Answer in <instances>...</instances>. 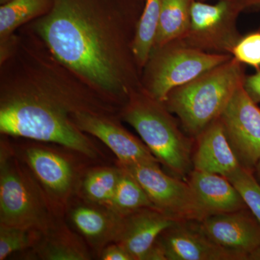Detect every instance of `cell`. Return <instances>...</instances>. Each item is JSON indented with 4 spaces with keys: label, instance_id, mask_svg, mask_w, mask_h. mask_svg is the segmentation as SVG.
I'll return each mask as SVG.
<instances>
[{
    "label": "cell",
    "instance_id": "3957f363",
    "mask_svg": "<svg viewBox=\"0 0 260 260\" xmlns=\"http://www.w3.org/2000/svg\"><path fill=\"white\" fill-rule=\"evenodd\" d=\"M242 63L232 57L185 85L174 89L164 103L186 132L198 137L218 119L244 81Z\"/></svg>",
    "mask_w": 260,
    "mask_h": 260
},
{
    "label": "cell",
    "instance_id": "4316f807",
    "mask_svg": "<svg viewBox=\"0 0 260 260\" xmlns=\"http://www.w3.org/2000/svg\"><path fill=\"white\" fill-rule=\"evenodd\" d=\"M242 85L249 99L256 104H260V69L254 74L244 77Z\"/></svg>",
    "mask_w": 260,
    "mask_h": 260
},
{
    "label": "cell",
    "instance_id": "f546056e",
    "mask_svg": "<svg viewBox=\"0 0 260 260\" xmlns=\"http://www.w3.org/2000/svg\"><path fill=\"white\" fill-rule=\"evenodd\" d=\"M247 260H260V245L249 253Z\"/></svg>",
    "mask_w": 260,
    "mask_h": 260
},
{
    "label": "cell",
    "instance_id": "2e32d148",
    "mask_svg": "<svg viewBox=\"0 0 260 260\" xmlns=\"http://www.w3.org/2000/svg\"><path fill=\"white\" fill-rule=\"evenodd\" d=\"M188 182L207 216L247 208L239 191L223 176L194 169Z\"/></svg>",
    "mask_w": 260,
    "mask_h": 260
},
{
    "label": "cell",
    "instance_id": "e0dca14e",
    "mask_svg": "<svg viewBox=\"0 0 260 260\" xmlns=\"http://www.w3.org/2000/svg\"><path fill=\"white\" fill-rule=\"evenodd\" d=\"M70 218L77 230L90 244L101 247L115 241L122 216L106 207L84 205L75 207Z\"/></svg>",
    "mask_w": 260,
    "mask_h": 260
},
{
    "label": "cell",
    "instance_id": "cb8c5ba5",
    "mask_svg": "<svg viewBox=\"0 0 260 260\" xmlns=\"http://www.w3.org/2000/svg\"><path fill=\"white\" fill-rule=\"evenodd\" d=\"M39 232L0 224V260L35 245Z\"/></svg>",
    "mask_w": 260,
    "mask_h": 260
},
{
    "label": "cell",
    "instance_id": "e575fe53",
    "mask_svg": "<svg viewBox=\"0 0 260 260\" xmlns=\"http://www.w3.org/2000/svg\"><path fill=\"white\" fill-rule=\"evenodd\" d=\"M143 1H145V0H143Z\"/></svg>",
    "mask_w": 260,
    "mask_h": 260
},
{
    "label": "cell",
    "instance_id": "d6a6232c",
    "mask_svg": "<svg viewBox=\"0 0 260 260\" xmlns=\"http://www.w3.org/2000/svg\"><path fill=\"white\" fill-rule=\"evenodd\" d=\"M10 0H0V3H1L2 5H4L5 3H8Z\"/></svg>",
    "mask_w": 260,
    "mask_h": 260
},
{
    "label": "cell",
    "instance_id": "83f0119b",
    "mask_svg": "<svg viewBox=\"0 0 260 260\" xmlns=\"http://www.w3.org/2000/svg\"><path fill=\"white\" fill-rule=\"evenodd\" d=\"M103 260H134L131 254L119 244H112L106 246L101 252Z\"/></svg>",
    "mask_w": 260,
    "mask_h": 260
},
{
    "label": "cell",
    "instance_id": "5b68a950",
    "mask_svg": "<svg viewBox=\"0 0 260 260\" xmlns=\"http://www.w3.org/2000/svg\"><path fill=\"white\" fill-rule=\"evenodd\" d=\"M232 54L208 53L175 41L150 53L142 88L158 102L167 100L174 89L185 85L226 62Z\"/></svg>",
    "mask_w": 260,
    "mask_h": 260
},
{
    "label": "cell",
    "instance_id": "d4e9b609",
    "mask_svg": "<svg viewBox=\"0 0 260 260\" xmlns=\"http://www.w3.org/2000/svg\"><path fill=\"white\" fill-rule=\"evenodd\" d=\"M242 196L248 209L260 223V183L254 172L241 167L227 178Z\"/></svg>",
    "mask_w": 260,
    "mask_h": 260
},
{
    "label": "cell",
    "instance_id": "44dd1931",
    "mask_svg": "<svg viewBox=\"0 0 260 260\" xmlns=\"http://www.w3.org/2000/svg\"><path fill=\"white\" fill-rule=\"evenodd\" d=\"M162 2L145 0L133 42V54L139 68H144L153 49Z\"/></svg>",
    "mask_w": 260,
    "mask_h": 260
},
{
    "label": "cell",
    "instance_id": "ffe728a7",
    "mask_svg": "<svg viewBox=\"0 0 260 260\" xmlns=\"http://www.w3.org/2000/svg\"><path fill=\"white\" fill-rule=\"evenodd\" d=\"M52 229L40 233L35 246L38 256L46 260H86L90 259L88 251L68 233L56 234Z\"/></svg>",
    "mask_w": 260,
    "mask_h": 260
},
{
    "label": "cell",
    "instance_id": "52a82bcc",
    "mask_svg": "<svg viewBox=\"0 0 260 260\" xmlns=\"http://www.w3.org/2000/svg\"><path fill=\"white\" fill-rule=\"evenodd\" d=\"M144 189L155 209L177 221H201L207 215L189 182L167 175L158 162L119 165Z\"/></svg>",
    "mask_w": 260,
    "mask_h": 260
},
{
    "label": "cell",
    "instance_id": "4fadbf2b",
    "mask_svg": "<svg viewBox=\"0 0 260 260\" xmlns=\"http://www.w3.org/2000/svg\"><path fill=\"white\" fill-rule=\"evenodd\" d=\"M155 208H143L122 216L114 242L134 260H145L148 251L164 231L177 223Z\"/></svg>",
    "mask_w": 260,
    "mask_h": 260
},
{
    "label": "cell",
    "instance_id": "9a60e30c",
    "mask_svg": "<svg viewBox=\"0 0 260 260\" xmlns=\"http://www.w3.org/2000/svg\"><path fill=\"white\" fill-rule=\"evenodd\" d=\"M25 155L32 174L48 193L56 199H66L75 179L70 162L60 154L39 147L27 149Z\"/></svg>",
    "mask_w": 260,
    "mask_h": 260
},
{
    "label": "cell",
    "instance_id": "ac0fdd59",
    "mask_svg": "<svg viewBox=\"0 0 260 260\" xmlns=\"http://www.w3.org/2000/svg\"><path fill=\"white\" fill-rule=\"evenodd\" d=\"M192 1L162 0L152 51L184 37L189 27Z\"/></svg>",
    "mask_w": 260,
    "mask_h": 260
},
{
    "label": "cell",
    "instance_id": "277c9868",
    "mask_svg": "<svg viewBox=\"0 0 260 260\" xmlns=\"http://www.w3.org/2000/svg\"><path fill=\"white\" fill-rule=\"evenodd\" d=\"M121 116L160 164L178 177L189 174L193 167L191 140L179 129L162 103L138 88L129 94Z\"/></svg>",
    "mask_w": 260,
    "mask_h": 260
},
{
    "label": "cell",
    "instance_id": "7c38bea8",
    "mask_svg": "<svg viewBox=\"0 0 260 260\" xmlns=\"http://www.w3.org/2000/svg\"><path fill=\"white\" fill-rule=\"evenodd\" d=\"M210 239L246 256L260 245V223L248 208L210 215L199 222Z\"/></svg>",
    "mask_w": 260,
    "mask_h": 260
},
{
    "label": "cell",
    "instance_id": "7402d4cb",
    "mask_svg": "<svg viewBox=\"0 0 260 260\" xmlns=\"http://www.w3.org/2000/svg\"><path fill=\"white\" fill-rule=\"evenodd\" d=\"M121 169V177L116 190L112 199L104 207L121 216L143 208H155L138 181L129 173Z\"/></svg>",
    "mask_w": 260,
    "mask_h": 260
},
{
    "label": "cell",
    "instance_id": "ba28073f",
    "mask_svg": "<svg viewBox=\"0 0 260 260\" xmlns=\"http://www.w3.org/2000/svg\"><path fill=\"white\" fill-rule=\"evenodd\" d=\"M241 12L232 0H220L215 5L193 0L189 29L181 41L200 50L232 54L241 37L236 25Z\"/></svg>",
    "mask_w": 260,
    "mask_h": 260
},
{
    "label": "cell",
    "instance_id": "603a6c76",
    "mask_svg": "<svg viewBox=\"0 0 260 260\" xmlns=\"http://www.w3.org/2000/svg\"><path fill=\"white\" fill-rule=\"evenodd\" d=\"M121 174V169L101 167L94 169L85 176L83 182V194L94 203L104 206L112 199Z\"/></svg>",
    "mask_w": 260,
    "mask_h": 260
},
{
    "label": "cell",
    "instance_id": "836d02e7",
    "mask_svg": "<svg viewBox=\"0 0 260 260\" xmlns=\"http://www.w3.org/2000/svg\"><path fill=\"white\" fill-rule=\"evenodd\" d=\"M195 1H200V2H203V1H204V0H195ZM218 1H220V0H218Z\"/></svg>",
    "mask_w": 260,
    "mask_h": 260
},
{
    "label": "cell",
    "instance_id": "1f68e13d",
    "mask_svg": "<svg viewBox=\"0 0 260 260\" xmlns=\"http://www.w3.org/2000/svg\"><path fill=\"white\" fill-rule=\"evenodd\" d=\"M250 10H260V0L258 1L256 4L253 5L252 8H251Z\"/></svg>",
    "mask_w": 260,
    "mask_h": 260
},
{
    "label": "cell",
    "instance_id": "8992f818",
    "mask_svg": "<svg viewBox=\"0 0 260 260\" xmlns=\"http://www.w3.org/2000/svg\"><path fill=\"white\" fill-rule=\"evenodd\" d=\"M0 224L39 232L51 229L44 194L5 145L0 154Z\"/></svg>",
    "mask_w": 260,
    "mask_h": 260
},
{
    "label": "cell",
    "instance_id": "5bb4252c",
    "mask_svg": "<svg viewBox=\"0 0 260 260\" xmlns=\"http://www.w3.org/2000/svg\"><path fill=\"white\" fill-rule=\"evenodd\" d=\"M198 138V147L192 157L194 170L228 178L242 167L219 118L207 126Z\"/></svg>",
    "mask_w": 260,
    "mask_h": 260
},
{
    "label": "cell",
    "instance_id": "484cf974",
    "mask_svg": "<svg viewBox=\"0 0 260 260\" xmlns=\"http://www.w3.org/2000/svg\"><path fill=\"white\" fill-rule=\"evenodd\" d=\"M232 55L242 63L260 69V30L239 38L233 48Z\"/></svg>",
    "mask_w": 260,
    "mask_h": 260
},
{
    "label": "cell",
    "instance_id": "f1b7e54d",
    "mask_svg": "<svg viewBox=\"0 0 260 260\" xmlns=\"http://www.w3.org/2000/svg\"><path fill=\"white\" fill-rule=\"evenodd\" d=\"M241 11L251 9L253 5L256 4L259 0H232Z\"/></svg>",
    "mask_w": 260,
    "mask_h": 260
},
{
    "label": "cell",
    "instance_id": "d6986e66",
    "mask_svg": "<svg viewBox=\"0 0 260 260\" xmlns=\"http://www.w3.org/2000/svg\"><path fill=\"white\" fill-rule=\"evenodd\" d=\"M53 0H10L0 8L1 42L23 24L45 15L50 10Z\"/></svg>",
    "mask_w": 260,
    "mask_h": 260
},
{
    "label": "cell",
    "instance_id": "9c48e42d",
    "mask_svg": "<svg viewBox=\"0 0 260 260\" xmlns=\"http://www.w3.org/2000/svg\"><path fill=\"white\" fill-rule=\"evenodd\" d=\"M242 84L219 119L241 166L254 172L260 160V109L248 96Z\"/></svg>",
    "mask_w": 260,
    "mask_h": 260
},
{
    "label": "cell",
    "instance_id": "6da1fadb",
    "mask_svg": "<svg viewBox=\"0 0 260 260\" xmlns=\"http://www.w3.org/2000/svg\"><path fill=\"white\" fill-rule=\"evenodd\" d=\"M2 63V135L56 144L90 158L96 147L75 123L80 112L109 115V101L61 64L35 32Z\"/></svg>",
    "mask_w": 260,
    "mask_h": 260
},
{
    "label": "cell",
    "instance_id": "30bf717a",
    "mask_svg": "<svg viewBox=\"0 0 260 260\" xmlns=\"http://www.w3.org/2000/svg\"><path fill=\"white\" fill-rule=\"evenodd\" d=\"M77 126L93 135L115 154L119 165L158 162L144 143L128 133L109 115L80 112L75 116Z\"/></svg>",
    "mask_w": 260,
    "mask_h": 260
},
{
    "label": "cell",
    "instance_id": "8fae6325",
    "mask_svg": "<svg viewBox=\"0 0 260 260\" xmlns=\"http://www.w3.org/2000/svg\"><path fill=\"white\" fill-rule=\"evenodd\" d=\"M177 222L160 234V243L167 260H246L237 251L224 248L210 239L199 222Z\"/></svg>",
    "mask_w": 260,
    "mask_h": 260
},
{
    "label": "cell",
    "instance_id": "4dcf8cb0",
    "mask_svg": "<svg viewBox=\"0 0 260 260\" xmlns=\"http://www.w3.org/2000/svg\"><path fill=\"white\" fill-rule=\"evenodd\" d=\"M254 172L255 173L256 179L260 183V160L256 164V167L254 168Z\"/></svg>",
    "mask_w": 260,
    "mask_h": 260
},
{
    "label": "cell",
    "instance_id": "7a4b0ae2",
    "mask_svg": "<svg viewBox=\"0 0 260 260\" xmlns=\"http://www.w3.org/2000/svg\"><path fill=\"white\" fill-rule=\"evenodd\" d=\"M143 0H53L32 31L51 54L104 99L127 100L138 88L129 25Z\"/></svg>",
    "mask_w": 260,
    "mask_h": 260
}]
</instances>
